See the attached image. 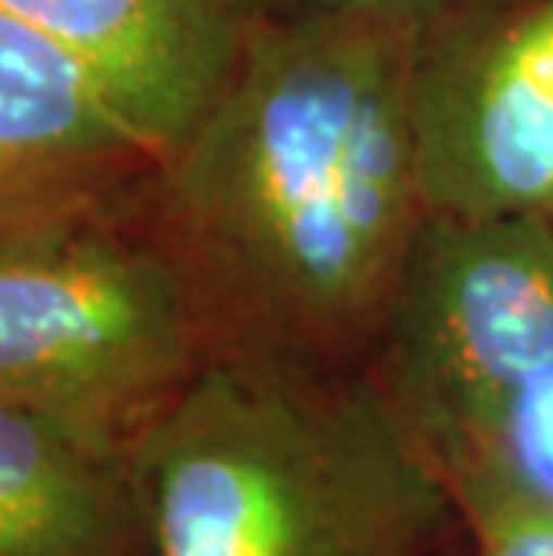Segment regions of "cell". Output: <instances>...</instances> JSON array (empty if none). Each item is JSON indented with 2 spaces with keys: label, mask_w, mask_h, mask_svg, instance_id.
Instances as JSON below:
<instances>
[{
  "label": "cell",
  "mask_w": 553,
  "mask_h": 556,
  "mask_svg": "<svg viewBox=\"0 0 553 556\" xmlns=\"http://www.w3.org/2000/svg\"><path fill=\"white\" fill-rule=\"evenodd\" d=\"M420 43L403 15L324 4L274 15L155 165L151 219L191 269L219 341L331 363L378 341L428 219Z\"/></svg>",
  "instance_id": "6da1fadb"
},
{
  "label": "cell",
  "mask_w": 553,
  "mask_h": 556,
  "mask_svg": "<svg viewBox=\"0 0 553 556\" xmlns=\"http://www.w3.org/2000/svg\"><path fill=\"white\" fill-rule=\"evenodd\" d=\"M148 556H431L453 495L378 377L219 341L129 442Z\"/></svg>",
  "instance_id": "7a4b0ae2"
},
{
  "label": "cell",
  "mask_w": 553,
  "mask_h": 556,
  "mask_svg": "<svg viewBox=\"0 0 553 556\" xmlns=\"http://www.w3.org/2000/svg\"><path fill=\"white\" fill-rule=\"evenodd\" d=\"M216 341L180 252L126 201L0 238V399L134 442Z\"/></svg>",
  "instance_id": "3957f363"
},
{
  "label": "cell",
  "mask_w": 553,
  "mask_h": 556,
  "mask_svg": "<svg viewBox=\"0 0 553 556\" xmlns=\"http://www.w3.org/2000/svg\"><path fill=\"white\" fill-rule=\"evenodd\" d=\"M374 345L370 374L442 481L497 464L553 377V219H425Z\"/></svg>",
  "instance_id": "277c9868"
},
{
  "label": "cell",
  "mask_w": 553,
  "mask_h": 556,
  "mask_svg": "<svg viewBox=\"0 0 553 556\" xmlns=\"http://www.w3.org/2000/svg\"><path fill=\"white\" fill-rule=\"evenodd\" d=\"M417 159L428 219L553 216V0L420 43Z\"/></svg>",
  "instance_id": "5b68a950"
},
{
  "label": "cell",
  "mask_w": 553,
  "mask_h": 556,
  "mask_svg": "<svg viewBox=\"0 0 553 556\" xmlns=\"http://www.w3.org/2000/svg\"><path fill=\"white\" fill-rule=\"evenodd\" d=\"M76 54L162 162L209 112L274 0H0Z\"/></svg>",
  "instance_id": "8992f818"
},
{
  "label": "cell",
  "mask_w": 553,
  "mask_h": 556,
  "mask_svg": "<svg viewBox=\"0 0 553 556\" xmlns=\"http://www.w3.org/2000/svg\"><path fill=\"white\" fill-rule=\"evenodd\" d=\"M155 165V151L76 54L0 11V238L123 201L129 180Z\"/></svg>",
  "instance_id": "52a82bcc"
},
{
  "label": "cell",
  "mask_w": 553,
  "mask_h": 556,
  "mask_svg": "<svg viewBox=\"0 0 553 556\" xmlns=\"http://www.w3.org/2000/svg\"><path fill=\"white\" fill-rule=\"evenodd\" d=\"M129 442L0 399V556H140Z\"/></svg>",
  "instance_id": "ba28073f"
},
{
  "label": "cell",
  "mask_w": 553,
  "mask_h": 556,
  "mask_svg": "<svg viewBox=\"0 0 553 556\" xmlns=\"http://www.w3.org/2000/svg\"><path fill=\"white\" fill-rule=\"evenodd\" d=\"M475 556H553V500L514 475H475L450 484Z\"/></svg>",
  "instance_id": "9c48e42d"
},
{
  "label": "cell",
  "mask_w": 553,
  "mask_h": 556,
  "mask_svg": "<svg viewBox=\"0 0 553 556\" xmlns=\"http://www.w3.org/2000/svg\"><path fill=\"white\" fill-rule=\"evenodd\" d=\"M324 8H352V11H374V15H403V18H420L428 8L439 0H313Z\"/></svg>",
  "instance_id": "30bf717a"
},
{
  "label": "cell",
  "mask_w": 553,
  "mask_h": 556,
  "mask_svg": "<svg viewBox=\"0 0 553 556\" xmlns=\"http://www.w3.org/2000/svg\"><path fill=\"white\" fill-rule=\"evenodd\" d=\"M550 219H553V216H550Z\"/></svg>",
  "instance_id": "8fae6325"
}]
</instances>
